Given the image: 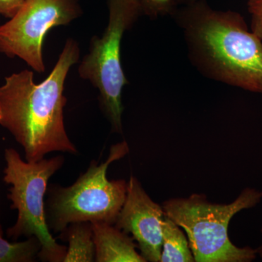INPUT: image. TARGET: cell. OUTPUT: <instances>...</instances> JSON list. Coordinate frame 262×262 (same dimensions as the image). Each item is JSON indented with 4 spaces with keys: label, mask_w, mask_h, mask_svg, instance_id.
Returning a JSON list of instances; mask_svg holds the SVG:
<instances>
[{
    "label": "cell",
    "mask_w": 262,
    "mask_h": 262,
    "mask_svg": "<svg viewBox=\"0 0 262 262\" xmlns=\"http://www.w3.org/2000/svg\"><path fill=\"white\" fill-rule=\"evenodd\" d=\"M58 238L69 244L63 262L95 261L96 247L91 222L70 224Z\"/></svg>",
    "instance_id": "30bf717a"
},
{
    "label": "cell",
    "mask_w": 262,
    "mask_h": 262,
    "mask_svg": "<svg viewBox=\"0 0 262 262\" xmlns=\"http://www.w3.org/2000/svg\"><path fill=\"white\" fill-rule=\"evenodd\" d=\"M261 232L262 233V227L261 229ZM256 251H257V254L258 255V256H259L260 257L262 258V244L261 245V246H259V247L256 248Z\"/></svg>",
    "instance_id": "e0dca14e"
},
{
    "label": "cell",
    "mask_w": 262,
    "mask_h": 262,
    "mask_svg": "<svg viewBox=\"0 0 262 262\" xmlns=\"http://www.w3.org/2000/svg\"><path fill=\"white\" fill-rule=\"evenodd\" d=\"M0 223V262L35 261L41 249V244L36 237H28L21 242H10L4 237Z\"/></svg>",
    "instance_id": "7c38bea8"
},
{
    "label": "cell",
    "mask_w": 262,
    "mask_h": 262,
    "mask_svg": "<svg viewBox=\"0 0 262 262\" xmlns=\"http://www.w3.org/2000/svg\"><path fill=\"white\" fill-rule=\"evenodd\" d=\"M176 3H177V5L179 4H184V5H188L191 4V3H194L196 0H175Z\"/></svg>",
    "instance_id": "2e32d148"
},
{
    "label": "cell",
    "mask_w": 262,
    "mask_h": 262,
    "mask_svg": "<svg viewBox=\"0 0 262 262\" xmlns=\"http://www.w3.org/2000/svg\"><path fill=\"white\" fill-rule=\"evenodd\" d=\"M142 14L151 18L173 15L177 9L175 0H138Z\"/></svg>",
    "instance_id": "4fadbf2b"
},
{
    "label": "cell",
    "mask_w": 262,
    "mask_h": 262,
    "mask_svg": "<svg viewBox=\"0 0 262 262\" xmlns=\"http://www.w3.org/2000/svg\"><path fill=\"white\" fill-rule=\"evenodd\" d=\"M82 13L80 0H26L18 13L0 26V52L18 57L42 73V45L48 32L68 25Z\"/></svg>",
    "instance_id": "52a82bcc"
},
{
    "label": "cell",
    "mask_w": 262,
    "mask_h": 262,
    "mask_svg": "<svg viewBox=\"0 0 262 262\" xmlns=\"http://www.w3.org/2000/svg\"><path fill=\"white\" fill-rule=\"evenodd\" d=\"M26 0H0V15L13 18L20 9Z\"/></svg>",
    "instance_id": "9a60e30c"
},
{
    "label": "cell",
    "mask_w": 262,
    "mask_h": 262,
    "mask_svg": "<svg viewBox=\"0 0 262 262\" xmlns=\"http://www.w3.org/2000/svg\"><path fill=\"white\" fill-rule=\"evenodd\" d=\"M248 9L251 17V30L262 42V0H248Z\"/></svg>",
    "instance_id": "5bb4252c"
},
{
    "label": "cell",
    "mask_w": 262,
    "mask_h": 262,
    "mask_svg": "<svg viewBox=\"0 0 262 262\" xmlns=\"http://www.w3.org/2000/svg\"><path fill=\"white\" fill-rule=\"evenodd\" d=\"M189 241L182 228L165 216L163 222V244L160 262H194Z\"/></svg>",
    "instance_id": "8fae6325"
},
{
    "label": "cell",
    "mask_w": 262,
    "mask_h": 262,
    "mask_svg": "<svg viewBox=\"0 0 262 262\" xmlns=\"http://www.w3.org/2000/svg\"><path fill=\"white\" fill-rule=\"evenodd\" d=\"M262 191L243 189L229 204L211 203L206 194H192L188 198H171L164 202V213L185 231L196 262H251L257 251L232 244L228 234L229 222L243 210L257 206Z\"/></svg>",
    "instance_id": "3957f363"
},
{
    "label": "cell",
    "mask_w": 262,
    "mask_h": 262,
    "mask_svg": "<svg viewBox=\"0 0 262 262\" xmlns=\"http://www.w3.org/2000/svg\"><path fill=\"white\" fill-rule=\"evenodd\" d=\"M3 181L10 187L8 198L10 208L17 210L14 225L7 229L8 238L36 237L41 244L38 258L42 261L63 262L67 247L58 244L48 229L45 213V200L50 178L63 166L64 158L28 162L13 148L5 150Z\"/></svg>",
    "instance_id": "5b68a950"
},
{
    "label": "cell",
    "mask_w": 262,
    "mask_h": 262,
    "mask_svg": "<svg viewBox=\"0 0 262 262\" xmlns=\"http://www.w3.org/2000/svg\"><path fill=\"white\" fill-rule=\"evenodd\" d=\"M165 216L163 207L152 201L139 181L131 176L125 201L114 225L131 234L146 261L160 262Z\"/></svg>",
    "instance_id": "ba28073f"
},
{
    "label": "cell",
    "mask_w": 262,
    "mask_h": 262,
    "mask_svg": "<svg viewBox=\"0 0 262 262\" xmlns=\"http://www.w3.org/2000/svg\"><path fill=\"white\" fill-rule=\"evenodd\" d=\"M79 58L78 43L68 39L43 82L36 84L33 72L25 70L5 77L0 87V125L23 147L27 161H39L52 151L77 154L65 129L63 91L69 71Z\"/></svg>",
    "instance_id": "6da1fadb"
},
{
    "label": "cell",
    "mask_w": 262,
    "mask_h": 262,
    "mask_svg": "<svg viewBox=\"0 0 262 262\" xmlns=\"http://www.w3.org/2000/svg\"><path fill=\"white\" fill-rule=\"evenodd\" d=\"M107 27L101 37L94 36L78 73L99 91V101L114 132L122 134V89L128 84L121 63L123 34L142 15L138 0H108Z\"/></svg>",
    "instance_id": "8992f818"
},
{
    "label": "cell",
    "mask_w": 262,
    "mask_h": 262,
    "mask_svg": "<svg viewBox=\"0 0 262 262\" xmlns=\"http://www.w3.org/2000/svg\"><path fill=\"white\" fill-rule=\"evenodd\" d=\"M193 64L206 77L262 94V42L237 12L196 0L172 15Z\"/></svg>",
    "instance_id": "7a4b0ae2"
},
{
    "label": "cell",
    "mask_w": 262,
    "mask_h": 262,
    "mask_svg": "<svg viewBox=\"0 0 262 262\" xmlns=\"http://www.w3.org/2000/svg\"><path fill=\"white\" fill-rule=\"evenodd\" d=\"M128 152L126 141L114 144L104 163L98 165L92 160L87 171L72 185L48 188L45 213L49 230L61 232L74 222L115 225L126 198L127 182L124 179L110 181L106 173L110 164Z\"/></svg>",
    "instance_id": "277c9868"
},
{
    "label": "cell",
    "mask_w": 262,
    "mask_h": 262,
    "mask_svg": "<svg viewBox=\"0 0 262 262\" xmlns=\"http://www.w3.org/2000/svg\"><path fill=\"white\" fill-rule=\"evenodd\" d=\"M92 224L97 262H146L136 251L137 244L126 232L105 222Z\"/></svg>",
    "instance_id": "9c48e42d"
}]
</instances>
